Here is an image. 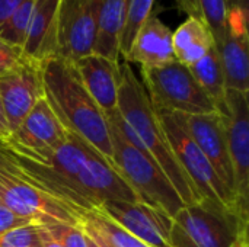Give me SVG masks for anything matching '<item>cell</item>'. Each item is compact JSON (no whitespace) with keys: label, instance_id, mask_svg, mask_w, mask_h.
<instances>
[{"label":"cell","instance_id":"cell-1","mask_svg":"<svg viewBox=\"0 0 249 247\" xmlns=\"http://www.w3.org/2000/svg\"><path fill=\"white\" fill-rule=\"evenodd\" d=\"M3 150L15 175L80 214L98 211L107 201H140L99 153L70 132L60 147L45 154L31 156Z\"/></svg>","mask_w":249,"mask_h":247},{"label":"cell","instance_id":"cell-2","mask_svg":"<svg viewBox=\"0 0 249 247\" xmlns=\"http://www.w3.org/2000/svg\"><path fill=\"white\" fill-rule=\"evenodd\" d=\"M117 112L112 114L125 138L147 153L169 179L185 205L201 202L193 182L178 163L147 92L128 63H120Z\"/></svg>","mask_w":249,"mask_h":247},{"label":"cell","instance_id":"cell-3","mask_svg":"<svg viewBox=\"0 0 249 247\" xmlns=\"http://www.w3.org/2000/svg\"><path fill=\"white\" fill-rule=\"evenodd\" d=\"M42 83L44 98L64 130L114 167L108 118L85 89L74 66L58 57L47 60L42 63Z\"/></svg>","mask_w":249,"mask_h":247},{"label":"cell","instance_id":"cell-4","mask_svg":"<svg viewBox=\"0 0 249 247\" xmlns=\"http://www.w3.org/2000/svg\"><path fill=\"white\" fill-rule=\"evenodd\" d=\"M108 122L115 170L142 202L172 218L185 204L181 201L169 179L147 153L125 138L112 115L108 116Z\"/></svg>","mask_w":249,"mask_h":247},{"label":"cell","instance_id":"cell-5","mask_svg":"<svg viewBox=\"0 0 249 247\" xmlns=\"http://www.w3.org/2000/svg\"><path fill=\"white\" fill-rule=\"evenodd\" d=\"M140 70L142 83L156 114L206 115L219 112L190 68L177 60L160 67H140Z\"/></svg>","mask_w":249,"mask_h":247},{"label":"cell","instance_id":"cell-6","mask_svg":"<svg viewBox=\"0 0 249 247\" xmlns=\"http://www.w3.org/2000/svg\"><path fill=\"white\" fill-rule=\"evenodd\" d=\"M244 236L248 221L206 202L184 205L171 218V247H231Z\"/></svg>","mask_w":249,"mask_h":247},{"label":"cell","instance_id":"cell-7","mask_svg":"<svg viewBox=\"0 0 249 247\" xmlns=\"http://www.w3.org/2000/svg\"><path fill=\"white\" fill-rule=\"evenodd\" d=\"M158 116L178 163L193 182L197 194L201 198V202L229 211L248 221V217L239 211L235 198L220 182L210 162L182 127L175 114H158Z\"/></svg>","mask_w":249,"mask_h":247},{"label":"cell","instance_id":"cell-8","mask_svg":"<svg viewBox=\"0 0 249 247\" xmlns=\"http://www.w3.org/2000/svg\"><path fill=\"white\" fill-rule=\"evenodd\" d=\"M0 204L39 226L69 224L79 227L83 217L60 199L15 175L7 166V157L6 163L0 165Z\"/></svg>","mask_w":249,"mask_h":247},{"label":"cell","instance_id":"cell-9","mask_svg":"<svg viewBox=\"0 0 249 247\" xmlns=\"http://www.w3.org/2000/svg\"><path fill=\"white\" fill-rule=\"evenodd\" d=\"M101 0H60L57 12V57L74 63L93 54Z\"/></svg>","mask_w":249,"mask_h":247},{"label":"cell","instance_id":"cell-10","mask_svg":"<svg viewBox=\"0 0 249 247\" xmlns=\"http://www.w3.org/2000/svg\"><path fill=\"white\" fill-rule=\"evenodd\" d=\"M225 127L241 211L248 215L249 198V103L248 93L226 90Z\"/></svg>","mask_w":249,"mask_h":247},{"label":"cell","instance_id":"cell-11","mask_svg":"<svg viewBox=\"0 0 249 247\" xmlns=\"http://www.w3.org/2000/svg\"><path fill=\"white\" fill-rule=\"evenodd\" d=\"M175 116L179 119L182 127L187 130V132L196 141L198 148L207 157L217 178L220 179V182L225 185L228 192L235 198L238 204L236 192H235V178H233V169H232L231 156H229V146H228V135H226L223 115L219 112H214V114H206V115L175 114ZM244 215L248 217L247 214Z\"/></svg>","mask_w":249,"mask_h":247},{"label":"cell","instance_id":"cell-12","mask_svg":"<svg viewBox=\"0 0 249 247\" xmlns=\"http://www.w3.org/2000/svg\"><path fill=\"white\" fill-rule=\"evenodd\" d=\"M42 98V64L23 57L0 76V102L12 132Z\"/></svg>","mask_w":249,"mask_h":247},{"label":"cell","instance_id":"cell-13","mask_svg":"<svg viewBox=\"0 0 249 247\" xmlns=\"http://www.w3.org/2000/svg\"><path fill=\"white\" fill-rule=\"evenodd\" d=\"M98 211L146 246L171 247V217L144 202L107 201Z\"/></svg>","mask_w":249,"mask_h":247},{"label":"cell","instance_id":"cell-14","mask_svg":"<svg viewBox=\"0 0 249 247\" xmlns=\"http://www.w3.org/2000/svg\"><path fill=\"white\" fill-rule=\"evenodd\" d=\"M69 132L57 119L45 98L39 99L20 125L10 134L3 148L19 154H45L60 147Z\"/></svg>","mask_w":249,"mask_h":247},{"label":"cell","instance_id":"cell-15","mask_svg":"<svg viewBox=\"0 0 249 247\" xmlns=\"http://www.w3.org/2000/svg\"><path fill=\"white\" fill-rule=\"evenodd\" d=\"M248 10L229 9V33L214 44L226 89L249 92Z\"/></svg>","mask_w":249,"mask_h":247},{"label":"cell","instance_id":"cell-16","mask_svg":"<svg viewBox=\"0 0 249 247\" xmlns=\"http://www.w3.org/2000/svg\"><path fill=\"white\" fill-rule=\"evenodd\" d=\"M90 98L108 118L117 112L120 87V63L96 54L86 55L71 63Z\"/></svg>","mask_w":249,"mask_h":247},{"label":"cell","instance_id":"cell-17","mask_svg":"<svg viewBox=\"0 0 249 247\" xmlns=\"http://www.w3.org/2000/svg\"><path fill=\"white\" fill-rule=\"evenodd\" d=\"M172 33V29L152 12L125 54V63H136L140 67H160L175 61Z\"/></svg>","mask_w":249,"mask_h":247},{"label":"cell","instance_id":"cell-18","mask_svg":"<svg viewBox=\"0 0 249 247\" xmlns=\"http://www.w3.org/2000/svg\"><path fill=\"white\" fill-rule=\"evenodd\" d=\"M60 0H34L26 42L22 48L25 58L45 63L57 57V12Z\"/></svg>","mask_w":249,"mask_h":247},{"label":"cell","instance_id":"cell-19","mask_svg":"<svg viewBox=\"0 0 249 247\" xmlns=\"http://www.w3.org/2000/svg\"><path fill=\"white\" fill-rule=\"evenodd\" d=\"M125 0H101L93 54L120 63V38L124 28Z\"/></svg>","mask_w":249,"mask_h":247},{"label":"cell","instance_id":"cell-20","mask_svg":"<svg viewBox=\"0 0 249 247\" xmlns=\"http://www.w3.org/2000/svg\"><path fill=\"white\" fill-rule=\"evenodd\" d=\"M172 44L175 60L191 67L214 47V38L212 31L201 20L188 17L174 31Z\"/></svg>","mask_w":249,"mask_h":247},{"label":"cell","instance_id":"cell-21","mask_svg":"<svg viewBox=\"0 0 249 247\" xmlns=\"http://www.w3.org/2000/svg\"><path fill=\"white\" fill-rule=\"evenodd\" d=\"M188 68L193 73L197 83L206 92V95L212 99L216 109L223 115L228 89H226L225 76L216 48L213 47L201 60H198L196 64H193Z\"/></svg>","mask_w":249,"mask_h":247},{"label":"cell","instance_id":"cell-22","mask_svg":"<svg viewBox=\"0 0 249 247\" xmlns=\"http://www.w3.org/2000/svg\"><path fill=\"white\" fill-rule=\"evenodd\" d=\"M178 9L201 20L214 38V44L229 33V7L226 0H175Z\"/></svg>","mask_w":249,"mask_h":247},{"label":"cell","instance_id":"cell-23","mask_svg":"<svg viewBox=\"0 0 249 247\" xmlns=\"http://www.w3.org/2000/svg\"><path fill=\"white\" fill-rule=\"evenodd\" d=\"M79 227L92 240L108 247H149L99 211L83 214Z\"/></svg>","mask_w":249,"mask_h":247},{"label":"cell","instance_id":"cell-24","mask_svg":"<svg viewBox=\"0 0 249 247\" xmlns=\"http://www.w3.org/2000/svg\"><path fill=\"white\" fill-rule=\"evenodd\" d=\"M153 3L155 0H125V17L120 38V55L125 57L130 51L139 29L152 15Z\"/></svg>","mask_w":249,"mask_h":247},{"label":"cell","instance_id":"cell-25","mask_svg":"<svg viewBox=\"0 0 249 247\" xmlns=\"http://www.w3.org/2000/svg\"><path fill=\"white\" fill-rule=\"evenodd\" d=\"M34 0H25L0 29V39L22 51L31 23Z\"/></svg>","mask_w":249,"mask_h":247},{"label":"cell","instance_id":"cell-26","mask_svg":"<svg viewBox=\"0 0 249 247\" xmlns=\"http://www.w3.org/2000/svg\"><path fill=\"white\" fill-rule=\"evenodd\" d=\"M0 247H42L41 226L29 224L0 234Z\"/></svg>","mask_w":249,"mask_h":247},{"label":"cell","instance_id":"cell-27","mask_svg":"<svg viewBox=\"0 0 249 247\" xmlns=\"http://www.w3.org/2000/svg\"><path fill=\"white\" fill-rule=\"evenodd\" d=\"M44 227L60 243L61 247H89L88 236L83 233L80 227L69 224H53Z\"/></svg>","mask_w":249,"mask_h":247},{"label":"cell","instance_id":"cell-28","mask_svg":"<svg viewBox=\"0 0 249 247\" xmlns=\"http://www.w3.org/2000/svg\"><path fill=\"white\" fill-rule=\"evenodd\" d=\"M23 58V54L19 48H15L0 39V76L19 64Z\"/></svg>","mask_w":249,"mask_h":247},{"label":"cell","instance_id":"cell-29","mask_svg":"<svg viewBox=\"0 0 249 247\" xmlns=\"http://www.w3.org/2000/svg\"><path fill=\"white\" fill-rule=\"evenodd\" d=\"M29 224H36L28 218H23L20 215H16L15 213H12L9 208H6L4 205L0 204V234L18 229V227H23V226H29Z\"/></svg>","mask_w":249,"mask_h":247},{"label":"cell","instance_id":"cell-30","mask_svg":"<svg viewBox=\"0 0 249 247\" xmlns=\"http://www.w3.org/2000/svg\"><path fill=\"white\" fill-rule=\"evenodd\" d=\"M25 0H0V29Z\"/></svg>","mask_w":249,"mask_h":247},{"label":"cell","instance_id":"cell-31","mask_svg":"<svg viewBox=\"0 0 249 247\" xmlns=\"http://www.w3.org/2000/svg\"><path fill=\"white\" fill-rule=\"evenodd\" d=\"M12 131L9 128V124H7V119H6V115L3 112V106H1V102H0V146H3L9 137H10Z\"/></svg>","mask_w":249,"mask_h":247},{"label":"cell","instance_id":"cell-32","mask_svg":"<svg viewBox=\"0 0 249 247\" xmlns=\"http://www.w3.org/2000/svg\"><path fill=\"white\" fill-rule=\"evenodd\" d=\"M41 242H42V247H61L44 226H41Z\"/></svg>","mask_w":249,"mask_h":247},{"label":"cell","instance_id":"cell-33","mask_svg":"<svg viewBox=\"0 0 249 247\" xmlns=\"http://www.w3.org/2000/svg\"><path fill=\"white\" fill-rule=\"evenodd\" d=\"M229 9H242L248 10V0H226Z\"/></svg>","mask_w":249,"mask_h":247},{"label":"cell","instance_id":"cell-34","mask_svg":"<svg viewBox=\"0 0 249 247\" xmlns=\"http://www.w3.org/2000/svg\"><path fill=\"white\" fill-rule=\"evenodd\" d=\"M231 247H249L248 245V236H244L241 239H238Z\"/></svg>","mask_w":249,"mask_h":247},{"label":"cell","instance_id":"cell-35","mask_svg":"<svg viewBox=\"0 0 249 247\" xmlns=\"http://www.w3.org/2000/svg\"><path fill=\"white\" fill-rule=\"evenodd\" d=\"M3 163H6V154H4L3 147L0 146V165H3Z\"/></svg>","mask_w":249,"mask_h":247},{"label":"cell","instance_id":"cell-36","mask_svg":"<svg viewBox=\"0 0 249 247\" xmlns=\"http://www.w3.org/2000/svg\"><path fill=\"white\" fill-rule=\"evenodd\" d=\"M88 245H89V247H101L98 243H96V242H95V240H92L89 236H88Z\"/></svg>","mask_w":249,"mask_h":247},{"label":"cell","instance_id":"cell-37","mask_svg":"<svg viewBox=\"0 0 249 247\" xmlns=\"http://www.w3.org/2000/svg\"><path fill=\"white\" fill-rule=\"evenodd\" d=\"M96 243H98V242H96ZM98 245H99L101 247H108V246H105V245H102V243H98Z\"/></svg>","mask_w":249,"mask_h":247}]
</instances>
